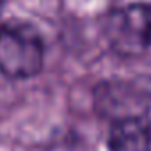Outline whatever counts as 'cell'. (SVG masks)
Returning <instances> with one entry per match:
<instances>
[{
    "label": "cell",
    "instance_id": "obj_4",
    "mask_svg": "<svg viewBox=\"0 0 151 151\" xmlns=\"http://www.w3.org/2000/svg\"><path fill=\"white\" fill-rule=\"evenodd\" d=\"M0 9H2V0H0Z\"/></svg>",
    "mask_w": 151,
    "mask_h": 151
},
{
    "label": "cell",
    "instance_id": "obj_2",
    "mask_svg": "<svg viewBox=\"0 0 151 151\" xmlns=\"http://www.w3.org/2000/svg\"><path fill=\"white\" fill-rule=\"evenodd\" d=\"M107 39L123 55H137L151 48V6L130 4L107 20Z\"/></svg>",
    "mask_w": 151,
    "mask_h": 151
},
{
    "label": "cell",
    "instance_id": "obj_1",
    "mask_svg": "<svg viewBox=\"0 0 151 151\" xmlns=\"http://www.w3.org/2000/svg\"><path fill=\"white\" fill-rule=\"evenodd\" d=\"M45 46L39 32L25 22L13 20L0 25V73L22 80L37 75L43 68Z\"/></svg>",
    "mask_w": 151,
    "mask_h": 151
},
{
    "label": "cell",
    "instance_id": "obj_3",
    "mask_svg": "<svg viewBox=\"0 0 151 151\" xmlns=\"http://www.w3.org/2000/svg\"><path fill=\"white\" fill-rule=\"evenodd\" d=\"M110 151H151V126L140 117H123L109 132Z\"/></svg>",
    "mask_w": 151,
    "mask_h": 151
}]
</instances>
